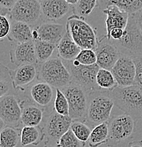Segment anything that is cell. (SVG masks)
<instances>
[{
	"label": "cell",
	"instance_id": "obj_1",
	"mask_svg": "<svg viewBox=\"0 0 142 147\" xmlns=\"http://www.w3.org/2000/svg\"><path fill=\"white\" fill-rule=\"evenodd\" d=\"M114 105L110 91L98 90L91 92L85 122L94 129L97 125L108 122Z\"/></svg>",
	"mask_w": 142,
	"mask_h": 147
},
{
	"label": "cell",
	"instance_id": "obj_2",
	"mask_svg": "<svg viewBox=\"0 0 142 147\" xmlns=\"http://www.w3.org/2000/svg\"><path fill=\"white\" fill-rule=\"evenodd\" d=\"M116 106L135 120L142 119V88L136 85L110 91Z\"/></svg>",
	"mask_w": 142,
	"mask_h": 147
},
{
	"label": "cell",
	"instance_id": "obj_3",
	"mask_svg": "<svg viewBox=\"0 0 142 147\" xmlns=\"http://www.w3.org/2000/svg\"><path fill=\"white\" fill-rule=\"evenodd\" d=\"M67 32L76 45L81 49L96 50L98 44L96 30L87 22L84 17L73 14L67 18Z\"/></svg>",
	"mask_w": 142,
	"mask_h": 147
},
{
	"label": "cell",
	"instance_id": "obj_4",
	"mask_svg": "<svg viewBox=\"0 0 142 147\" xmlns=\"http://www.w3.org/2000/svg\"><path fill=\"white\" fill-rule=\"evenodd\" d=\"M36 65L38 71V79L47 83L55 89H62L71 82V74L60 58H52Z\"/></svg>",
	"mask_w": 142,
	"mask_h": 147
},
{
	"label": "cell",
	"instance_id": "obj_5",
	"mask_svg": "<svg viewBox=\"0 0 142 147\" xmlns=\"http://www.w3.org/2000/svg\"><path fill=\"white\" fill-rule=\"evenodd\" d=\"M61 91L68 100L69 116L73 120L85 121L90 92L75 82H71Z\"/></svg>",
	"mask_w": 142,
	"mask_h": 147
},
{
	"label": "cell",
	"instance_id": "obj_6",
	"mask_svg": "<svg viewBox=\"0 0 142 147\" xmlns=\"http://www.w3.org/2000/svg\"><path fill=\"white\" fill-rule=\"evenodd\" d=\"M111 40L122 55L132 58L142 55V34L133 14H129L122 38L120 40Z\"/></svg>",
	"mask_w": 142,
	"mask_h": 147
},
{
	"label": "cell",
	"instance_id": "obj_7",
	"mask_svg": "<svg viewBox=\"0 0 142 147\" xmlns=\"http://www.w3.org/2000/svg\"><path fill=\"white\" fill-rule=\"evenodd\" d=\"M63 61L71 76V82H75L91 93L102 90L96 84V76L100 67L97 64L83 65L75 60Z\"/></svg>",
	"mask_w": 142,
	"mask_h": 147
},
{
	"label": "cell",
	"instance_id": "obj_8",
	"mask_svg": "<svg viewBox=\"0 0 142 147\" xmlns=\"http://www.w3.org/2000/svg\"><path fill=\"white\" fill-rule=\"evenodd\" d=\"M136 124L137 120L127 114L111 117L108 121L109 138L107 144L116 146L130 139L135 131Z\"/></svg>",
	"mask_w": 142,
	"mask_h": 147
},
{
	"label": "cell",
	"instance_id": "obj_9",
	"mask_svg": "<svg viewBox=\"0 0 142 147\" xmlns=\"http://www.w3.org/2000/svg\"><path fill=\"white\" fill-rule=\"evenodd\" d=\"M12 21L23 22L28 25L38 24L42 17L40 0H19L9 14Z\"/></svg>",
	"mask_w": 142,
	"mask_h": 147
},
{
	"label": "cell",
	"instance_id": "obj_10",
	"mask_svg": "<svg viewBox=\"0 0 142 147\" xmlns=\"http://www.w3.org/2000/svg\"><path fill=\"white\" fill-rule=\"evenodd\" d=\"M73 119L70 116H65L58 114L55 110L47 116L45 122V135L47 142L50 144H57L67 131L71 128Z\"/></svg>",
	"mask_w": 142,
	"mask_h": 147
},
{
	"label": "cell",
	"instance_id": "obj_11",
	"mask_svg": "<svg viewBox=\"0 0 142 147\" xmlns=\"http://www.w3.org/2000/svg\"><path fill=\"white\" fill-rule=\"evenodd\" d=\"M21 101L15 96L7 94L0 99V119L6 126L17 127L21 123Z\"/></svg>",
	"mask_w": 142,
	"mask_h": 147
},
{
	"label": "cell",
	"instance_id": "obj_12",
	"mask_svg": "<svg viewBox=\"0 0 142 147\" xmlns=\"http://www.w3.org/2000/svg\"><path fill=\"white\" fill-rule=\"evenodd\" d=\"M117 86H131L135 84L136 67L131 57L122 55L111 69Z\"/></svg>",
	"mask_w": 142,
	"mask_h": 147
},
{
	"label": "cell",
	"instance_id": "obj_13",
	"mask_svg": "<svg viewBox=\"0 0 142 147\" xmlns=\"http://www.w3.org/2000/svg\"><path fill=\"white\" fill-rule=\"evenodd\" d=\"M95 51L97 56V64L99 67L110 71L122 55L113 42L108 39L106 36L99 39L98 47Z\"/></svg>",
	"mask_w": 142,
	"mask_h": 147
},
{
	"label": "cell",
	"instance_id": "obj_14",
	"mask_svg": "<svg viewBox=\"0 0 142 147\" xmlns=\"http://www.w3.org/2000/svg\"><path fill=\"white\" fill-rule=\"evenodd\" d=\"M42 16L45 21H59L70 12L73 7L65 0H40Z\"/></svg>",
	"mask_w": 142,
	"mask_h": 147
},
{
	"label": "cell",
	"instance_id": "obj_15",
	"mask_svg": "<svg viewBox=\"0 0 142 147\" xmlns=\"http://www.w3.org/2000/svg\"><path fill=\"white\" fill-rule=\"evenodd\" d=\"M28 99L43 110L50 108L54 99V87L40 81L29 88Z\"/></svg>",
	"mask_w": 142,
	"mask_h": 147
},
{
	"label": "cell",
	"instance_id": "obj_16",
	"mask_svg": "<svg viewBox=\"0 0 142 147\" xmlns=\"http://www.w3.org/2000/svg\"><path fill=\"white\" fill-rule=\"evenodd\" d=\"M40 40L57 45L67 33L66 25L52 21H44L35 27Z\"/></svg>",
	"mask_w": 142,
	"mask_h": 147
},
{
	"label": "cell",
	"instance_id": "obj_17",
	"mask_svg": "<svg viewBox=\"0 0 142 147\" xmlns=\"http://www.w3.org/2000/svg\"><path fill=\"white\" fill-rule=\"evenodd\" d=\"M10 72L13 88L24 90V87L28 86L38 77V71L36 64H23L13 71L10 70Z\"/></svg>",
	"mask_w": 142,
	"mask_h": 147
},
{
	"label": "cell",
	"instance_id": "obj_18",
	"mask_svg": "<svg viewBox=\"0 0 142 147\" xmlns=\"http://www.w3.org/2000/svg\"><path fill=\"white\" fill-rule=\"evenodd\" d=\"M10 54L11 62L18 67L23 64H36L38 63L33 40L17 44Z\"/></svg>",
	"mask_w": 142,
	"mask_h": 147
},
{
	"label": "cell",
	"instance_id": "obj_19",
	"mask_svg": "<svg viewBox=\"0 0 142 147\" xmlns=\"http://www.w3.org/2000/svg\"><path fill=\"white\" fill-rule=\"evenodd\" d=\"M21 106L22 109L21 123L24 126H40L43 120L45 110L41 108L29 99L21 100Z\"/></svg>",
	"mask_w": 142,
	"mask_h": 147
},
{
	"label": "cell",
	"instance_id": "obj_20",
	"mask_svg": "<svg viewBox=\"0 0 142 147\" xmlns=\"http://www.w3.org/2000/svg\"><path fill=\"white\" fill-rule=\"evenodd\" d=\"M103 12L106 15L105 20L106 25V36L110 40V33L111 30L115 28H121L125 29L129 21V14L127 12L122 11L116 6H109L103 9Z\"/></svg>",
	"mask_w": 142,
	"mask_h": 147
},
{
	"label": "cell",
	"instance_id": "obj_21",
	"mask_svg": "<svg viewBox=\"0 0 142 147\" xmlns=\"http://www.w3.org/2000/svg\"><path fill=\"white\" fill-rule=\"evenodd\" d=\"M57 48L60 59L65 61L74 60L81 50L67 32L57 45Z\"/></svg>",
	"mask_w": 142,
	"mask_h": 147
},
{
	"label": "cell",
	"instance_id": "obj_22",
	"mask_svg": "<svg viewBox=\"0 0 142 147\" xmlns=\"http://www.w3.org/2000/svg\"><path fill=\"white\" fill-rule=\"evenodd\" d=\"M45 137L44 128L24 126L21 131V144L22 146L29 145L38 146Z\"/></svg>",
	"mask_w": 142,
	"mask_h": 147
},
{
	"label": "cell",
	"instance_id": "obj_23",
	"mask_svg": "<svg viewBox=\"0 0 142 147\" xmlns=\"http://www.w3.org/2000/svg\"><path fill=\"white\" fill-rule=\"evenodd\" d=\"M116 6L129 14L136 13L142 9V0H98V7L106 9L109 6Z\"/></svg>",
	"mask_w": 142,
	"mask_h": 147
},
{
	"label": "cell",
	"instance_id": "obj_24",
	"mask_svg": "<svg viewBox=\"0 0 142 147\" xmlns=\"http://www.w3.org/2000/svg\"><path fill=\"white\" fill-rule=\"evenodd\" d=\"M7 38L9 40L14 41L18 44L32 41L33 38L30 26L23 22L12 21L10 34Z\"/></svg>",
	"mask_w": 142,
	"mask_h": 147
},
{
	"label": "cell",
	"instance_id": "obj_25",
	"mask_svg": "<svg viewBox=\"0 0 142 147\" xmlns=\"http://www.w3.org/2000/svg\"><path fill=\"white\" fill-rule=\"evenodd\" d=\"M109 138V128L108 122H103L97 125L92 129L91 136L88 139L89 147H99L102 144L108 143Z\"/></svg>",
	"mask_w": 142,
	"mask_h": 147
},
{
	"label": "cell",
	"instance_id": "obj_26",
	"mask_svg": "<svg viewBox=\"0 0 142 147\" xmlns=\"http://www.w3.org/2000/svg\"><path fill=\"white\" fill-rule=\"evenodd\" d=\"M21 131L17 127L6 126L1 131L0 147H16L21 142Z\"/></svg>",
	"mask_w": 142,
	"mask_h": 147
},
{
	"label": "cell",
	"instance_id": "obj_27",
	"mask_svg": "<svg viewBox=\"0 0 142 147\" xmlns=\"http://www.w3.org/2000/svg\"><path fill=\"white\" fill-rule=\"evenodd\" d=\"M33 42H34L38 63L40 64L49 60L57 47V45L54 44L40 40H33Z\"/></svg>",
	"mask_w": 142,
	"mask_h": 147
},
{
	"label": "cell",
	"instance_id": "obj_28",
	"mask_svg": "<svg viewBox=\"0 0 142 147\" xmlns=\"http://www.w3.org/2000/svg\"><path fill=\"white\" fill-rule=\"evenodd\" d=\"M96 84L102 90L111 91L117 86L113 74L111 71L100 68L96 76Z\"/></svg>",
	"mask_w": 142,
	"mask_h": 147
},
{
	"label": "cell",
	"instance_id": "obj_29",
	"mask_svg": "<svg viewBox=\"0 0 142 147\" xmlns=\"http://www.w3.org/2000/svg\"><path fill=\"white\" fill-rule=\"evenodd\" d=\"M70 129L76 137L84 143L88 142L93 129L85 122L79 120H73Z\"/></svg>",
	"mask_w": 142,
	"mask_h": 147
},
{
	"label": "cell",
	"instance_id": "obj_30",
	"mask_svg": "<svg viewBox=\"0 0 142 147\" xmlns=\"http://www.w3.org/2000/svg\"><path fill=\"white\" fill-rule=\"evenodd\" d=\"M98 0H79L77 4L73 7L74 14L85 17L91 14L96 7Z\"/></svg>",
	"mask_w": 142,
	"mask_h": 147
},
{
	"label": "cell",
	"instance_id": "obj_31",
	"mask_svg": "<svg viewBox=\"0 0 142 147\" xmlns=\"http://www.w3.org/2000/svg\"><path fill=\"white\" fill-rule=\"evenodd\" d=\"M54 110L58 114L69 116V105L68 100L64 93L59 88H56L55 98L54 100Z\"/></svg>",
	"mask_w": 142,
	"mask_h": 147
},
{
	"label": "cell",
	"instance_id": "obj_32",
	"mask_svg": "<svg viewBox=\"0 0 142 147\" xmlns=\"http://www.w3.org/2000/svg\"><path fill=\"white\" fill-rule=\"evenodd\" d=\"M11 86H13L10 69L1 64L0 71V97L9 94Z\"/></svg>",
	"mask_w": 142,
	"mask_h": 147
},
{
	"label": "cell",
	"instance_id": "obj_33",
	"mask_svg": "<svg viewBox=\"0 0 142 147\" xmlns=\"http://www.w3.org/2000/svg\"><path fill=\"white\" fill-rule=\"evenodd\" d=\"M57 144L59 147H85V143L76 137L71 129L59 139Z\"/></svg>",
	"mask_w": 142,
	"mask_h": 147
},
{
	"label": "cell",
	"instance_id": "obj_34",
	"mask_svg": "<svg viewBox=\"0 0 142 147\" xmlns=\"http://www.w3.org/2000/svg\"><path fill=\"white\" fill-rule=\"evenodd\" d=\"M75 60L83 65H93L97 64L96 51L91 49H81Z\"/></svg>",
	"mask_w": 142,
	"mask_h": 147
},
{
	"label": "cell",
	"instance_id": "obj_35",
	"mask_svg": "<svg viewBox=\"0 0 142 147\" xmlns=\"http://www.w3.org/2000/svg\"><path fill=\"white\" fill-rule=\"evenodd\" d=\"M136 67V76L134 85L142 88V55L132 58Z\"/></svg>",
	"mask_w": 142,
	"mask_h": 147
},
{
	"label": "cell",
	"instance_id": "obj_36",
	"mask_svg": "<svg viewBox=\"0 0 142 147\" xmlns=\"http://www.w3.org/2000/svg\"><path fill=\"white\" fill-rule=\"evenodd\" d=\"M11 25L10 23V19L7 16L1 15L0 16V38H3L9 36Z\"/></svg>",
	"mask_w": 142,
	"mask_h": 147
},
{
	"label": "cell",
	"instance_id": "obj_37",
	"mask_svg": "<svg viewBox=\"0 0 142 147\" xmlns=\"http://www.w3.org/2000/svg\"><path fill=\"white\" fill-rule=\"evenodd\" d=\"M19 0H0V4H1V12L5 11V13H4V16L9 14L10 11L13 7H14L15 4Z\"/></svg>",
	"mask_w": 142,
	"mask_h": 147
},
{
	"label": "cell",
	"instance_id": "obj_38",
	"mask_svg": "<svg viewBox=\"0 0 142 147\" xmlns=\"http://www.w3.org/2000/svg\"><path fill=\"white\" fill-rule=\"evenodd\" d=\"M125 29L121 28H115L111 30L110 33V40H120L124 36Z\"/></svg>",
	"mask_w": 142,
	"mask_h": 147
},
{
	"label": "cell",
	"instance_id": "obj_39",
	"mask_svg": "<svg viewBox=\"0 0 142 147\" xmlns=\"http://www.w3.org/2000/svg\"><path fill=\"white\" fill-rule=\"evenodd\" d=\"M132 14L134 16V18H135L136 22H137V25H138L139 28L142 34V9L139 10V11L136 12V13H132Z\"/></svg>",
	"mask_w": 142,
	"mask_h": 147
},
{
	"label": "cell",
	"instance_id": "obj_40",
	"mask_svg": "<svg viewBox=\"0 0 142 147\" xmlns=\"http://www.w3.org/2000/svg\"><path fill=\"white\" fill-rule=\"evenodd\" d=\"M127 147H142V141L129 142Z\"/></svg>",
	"mask_w": 142,
	"mask_h": 147
},
{
	"label": "cell",
	"instance_id": "obj_41",
	"mask_svg": "<svg viewBox=\"0 0 142 147\" xmlns=\"http://www.w3.org/2000/svg\"><path fill=\"white\" fill-rule=\"evenodd\" d=\"M65 1H66L69 4H70V5L75 6L76 4H77L78 1H79V0H65Z\"/></svg>",
	"mask_w": 142,
	"mask_h": 147
},
{
	"label": "cell",
	"instance_id": "obj_42",
	"mask_svg": "<svg viewBox=\"0 0 142 147\" xmlns=\"http://www.w3.org/2000/svg\"><path fill=\"white\" fill-rule=\"evenodd\" d=\"M44 147H59L57 145V144H50L48 142H46L45 144V146Z\"/></svg>",
	"mask_w": 142,
	"mask_h": 147
}]
</instances>
